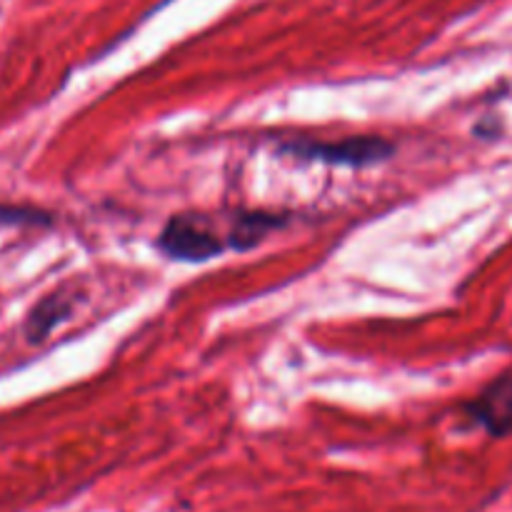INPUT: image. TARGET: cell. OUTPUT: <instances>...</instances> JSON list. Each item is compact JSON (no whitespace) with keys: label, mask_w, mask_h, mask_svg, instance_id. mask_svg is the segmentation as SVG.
Instances as JSON below:
<instances>
[{"label":"cell","mask_w":512,"mask_h":512,"mask_svg":"<svg viewBox=\"0 0 512 512\" xmlns=\"http://www.w3.org/2000/svg\"><path fill=\"white\" fill-rule=\"evenodd\" d=\"M283 153L295 155L303 160H318L328 165H348V168H365L388 160L395 153V145L373 135H360V138H343L333 143H315V140H290L280 145Z\"/></svg>","instance_id":"obj_1"},{"label":"cell","mask_w":512,"mask_h":512,"mask_svg":"<svg viewBox=\"0 0 512 512\" xmlns=\"http://www.w3.org/2000/svg\"><path fill=\"white\" fill-rule=\"evenodd\" d=\"M158 248L173 260L205 263L230 245L228 238H220L203 215H173L160 233Z\"/></svg>","instance_id":"obj_2"},{"label":"cell","mask_w":512,"mask_h":512,"mask_svg":"<svg viewBox=\"0 0 512 512\" xmlns=\"http://www.w3.org/2000/svg\"><path fill=\"white\" fill-rule=\"evenodd\" d=\"M465 413L493 438L512 435V375L493 380L478 398L465 405Z\"/></svg>","instance_id":"obj_3"},{"label":"cell","mask_w":512,"mask_h":512,"mask_svg":"<svg viewBox=\"0 0 512 512\" xmlns=\"http://www.w3.org/2000/svg\"><path fill=\"white\" fill-rule=\"evenodd\" d=\"M70 313H73V303L68 298H63V295H48V298L40 300L28 313V320H25V338L30 343H43L63 320H68Z\"/></svg>","instance_id":"obj_4"},{"label":"cell","mask_w":512,"mask_h":512,"mask_svg":"<svg viewBox=\"0 0 512 512\" xmlns=\"http://www.w3.org/2000/svg\"><path fill=\"white\" fill-rule=\"evenodd\" d=\"M283 225V218L273 213H245L235 220L233 230L228 235V245L230 248L238 250H248L253 245H258L270 230L280 228Z\"/></svg>","instance_id":"obj_5"},{"label":"cell","mask_w":512,"mask_h":512,"mask_svg":"<svg viewBox=\"0 0 512 512\" xmlns=\"http://www.w3.org/2000/svg\"><path fill=\"white\" fill-rule=\"evenodd\" d=\"M50 218L33 208H8L0 205V225H45Z\"/></svg>","instance_id":"obj_6"}]
</instances>
